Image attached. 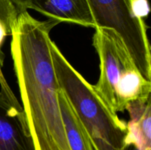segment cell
Masks as SVG:
<instances>
[{"label":"cell","mask_w":151,"mask_h":150,"mask_svg":"<svg viewBox=\"0 0 151 150\" xmlns=\"http://www.w3.org/2000/svg\"><path fill=\"white\" fill-rule=\"evenodd\" d=\"M57 24L26 10L19 13L11 34L13 68L36 150H71L50 52V32Z\"/></svg>","instance_id":"6da1fadb"},{"label":"cell","mask_w":151,"mask_h":150,"mask_svg":"<svg viewBox=\"0 0 151 150\" xmlns=\"http://www.w3.org/2000/svg\"><path fill=\"white\" fill-rule=\"evenodd\" d=\"M50 52L59 88L85 128L94 150H127L125 121L109 108L52 40Z\"/></svg>","instance_id":"7a4b0ae2"},{"label":"cell","mask_w":151,"mask_h":150,"mask_svg":"<svg viewBox=\"0 0 151 150\" xmlns=\"http://www.w3.org/2000/svg\"><path fill=\"white\" fill-rule=\"evenodd\" d=\"M93 45L100 58V77L93 88L114 113L124 112L131 101L150 97V82L139 72L114 31L95 28Z\"/></svg>","instance_id":"3957f363"},{"label":"cell","mask_w":151,"mask_h":150,"mask_svg":"<svg viewBox=\"0 0 151 150\" xmlns=\"http://www.w3.org/2000/svg\"><path fill=\"white\" fill-rule=\"evenodd\" d=\"M95 28L114 31L125 44L139 72L151 81L150 46L147 26L134 16L131 0H87ZM94 28V29H95Z\"/></svg>","instance_id":"277c9868"},{"label":"cell","mask_w":151,"mask_h":150,"mask_svg":"<svg viewBox=\"0 0 151 150\" xmlns=\"http://www.w3.org/2000/svg\"><path fill=\"white\" fill-rule=\"evenodd\" d=\"M0 150H36L26 113L0 69Z\"/></svg>","instance_id":"5b68a950"},{"label":"cell","mask_w":151,"mask_h":150,"mask_svg":"<svg viewBox=\"0 0 151 150\" xmlns=\"http://www.w3.org/2000/svg\"><path fill=\"white\" fill-rule=\"evenodd\" d=\"M29 9L49 20L95 28L87 0H30Z\"/></svg>","instance_id":"8992f818"},{"label":"cell","mask_w":151,"mask_h":150,"mask_svg":"<svg viewBox=\"0 0 151 150\" xmlns=\"http://www.w3.org/2000/svg\"><path fill=\"white\" fill-rule=\"evenodd\" d=\"M150 97L133 101L127 104L130 120L127 124L125 144L140 150H151Z\"/></svg>","instance_id":"52a82bcc"},{"label":"cell","mask_w":151,"mask_h":150,"mask_svg":"<svg viewBox=\"0 0 151 150\" xmlns=\"http://www.w3.org/2000/svg\"><path fill=\"white\" fill-rule=\"evenodd\" d=\"M58 101L71 150H94L85 128L60 88Z\"/></svg>","instance_id":"ba28073f"},{"label":"cell","mask_w":151,"mask_h":150,"mask_svg":"<svg viewBox=\"0 0 151 150\" xmlns=\"http://www.w3.org/2000/svg\"><path fill=\"white\" fill-rule=\"evenodd\" d=\"M131 9L136 17L144 20L150 13L148 0H131Z\"/></svg>","instance_id":"9c48e42d"},{"label":"cell","mask_w":151,"mask_h":150,"mask_svg":"<svg viewBox=\"0 0 151 150\" xmlns=\"http://www.w3.org/2000/svg\"><path fill=\"white\" fill-rule=\"evenodd\" d=\"M13 26L0 20V69L2 68L4 63V54L1 51V46L4 44L6 37L11 35Z\"/></svg>","instance_id":"30bf717a"},{"label":"cell","mask_w":151,"mask_h":150,"mask_svg":"<svg viewBox=\"0 0 151 150\" xmlns=\"http://www.w3.org/2000/svg\"><path fill=\"white\" fill-rule=\"evenodd\" d=\"M10 1L14 4L19 13L29 9L30 0H10Z\"/></svg>","instance_id":"8fae6325"},{"label":"cell","mask_w":151,"mask_h":150,"mask_svg":"<svg viewBox=\"0 0 151 150\" xmlns=\"http://www.w3.org/2000/svg\"><path fill=\"white\" fill-rule=\"evenodd\" d=\"M127 150H140L139 149H138L137 147H136L134 145H131L128 147Z\"/></svg>","instance_id":"7c38bea8"}]
</instances>
